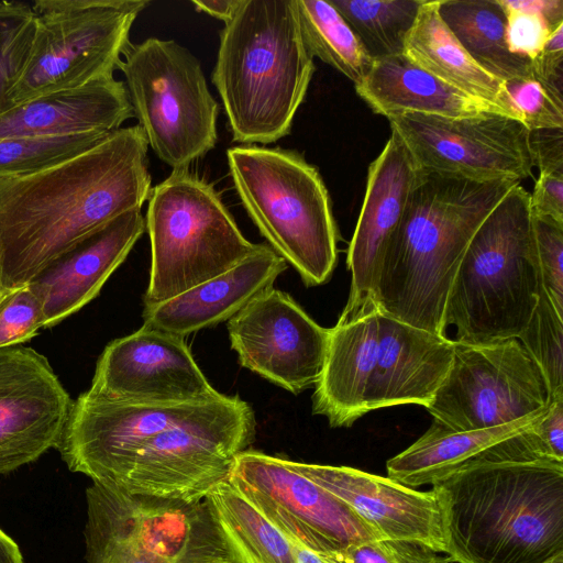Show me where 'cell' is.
<instances>
[{"instance_id": "836d02e7", "label": "cell", "mask_w": 563, "mask_h": 563, "mask_svg": "<svg viewBox=\"0 0 563 563\" xmlns=\"http://www.w3.org/2000/svg\"><path fill=\"white\" fill-rule=\"evenodd\" d=\"M518 340L540 368L550 400L563 396V317L556 312L543 288Z\"/></svg>"}, {"instance_id": "7dc6e473", "label": "cell", "mask_w": 563, "mask_h": 563, "mask_svg": "<svg viewBox=\"0 0 563 563\" xmlns=\"http://www.w3.org/2000/svg\"><path fill=\"white\" fill-rule=\"evenodd\" d=\"M213 563H229L228 561H218V562H213Z\"/></svg>"}, {"instance_id": "4dcf8cb0", "label": "cell", "mask_w": 563, "mask_h": 563, "mask_svg": "<svg viewBox=\"0 0 563 563\" xmlns=\"http://www.w3.org/2000/svg\"><path fill=\"white\" fill-rule=\"evenodd\" d=\"M36 26L31 4L0 1V117L13 108L11 93L30 62Z\"/></svg>"}, {"instance_id": "8d00e7d4", "label": "cell", "mask_w": 563, "mask_h": 563, "mask_svg": "<svg viewBox=\"0 0 563 563\" xmlns=\"http://www.w3.org/2000/svg\"><path fill=\"white\" fill-rule=\"evenodd\" d=\"M43 328L42 303L29 285L0 298V349L30 341Z\"/></svg>"}, {"instance_id": "484cf974", "label": "cell", "mask_w": 563, "mask_h": 563, "mask_svg": "<svg viewBox=\"0 0 563 563\" xmlns=\"http://www.w3.org/2000/svg\"><path fill=\"white\" fill-rule=\"evenodd\" d=\"M544 411L495 428L468 431H455L432 421L418 440L387 461V477L410 488L432 485L496 443L523 431Z\"/></svg>"}, {"instance_id": "c3c4849f", "label": "cell", "mask_w": 563, "mask_h": 563, "mask_svg": "<svg viewBox=\"0 0 563 563\" xmlns=\"http://www.w3.org/2000/svg\"><path fill=\"white\" fill-rule=\"evenodd\" d=\"M3 292H4V290H1V289H0V298H1V296L3 295Z\"/></svg>"}, {"instance_id": "b9f144b4", "label": "cell", "mask_w": 563, "mask_h": 563, "mask_svg": "<svg viewBox=\"0 0 563 563\" xmlns=\"http://www.w3.org/2000/svg\"><path fill=\"white\" fill-rule=\"evenodd\" d=\"M531 65L534 77L563 95V24L551 33L541 54Z\"/></svg>"}, {"instance_id": "4316f807", "label": "cell", "mask_w": 563, "mask_h": 563, "mask_svg": "<svg viewBox=\"0 0 563 563\" xmlns=\"http://www.w3.org/2000/svg\"><path fill=\"white\" fill-rule=\"evenodd\" d=\"M205 501L229 563H297L286 536L229 481Z\"/></svg>"}, {"instance_id": "44dd1931", "label": "cell", "mask_w": 563, "mask_h": 563, "mask_svg": "<svg viewBox=\"0 0 563 563\" xmlns=\"http://www.w3.org/2000/svg\"><path fill=\"white\" fill-rule=\"evenodd\" d=\"M146 229L141 209L128 211L91 232L44 267L27 285L51 328L89 303L124 262Z\"/></svg>"}, {"instance_id": "e575fe53", "label": "cell", "mask_w": 563, "mask_h": 563, "mask_svg": "<svg viewBox=\"0 0 563 563\" xmlns=\"http://www.w3.org/2000/svg\"><path fill=\"white\" fill-rule=\"evenodd\" d=\"M505 86L514 110L528 130L563 128V95L533 75Z\"/></svg>"}, {"instance_id": "d6986e66", "label": "cell", "mask_w": 563, "mask_h": 563, "mask_svg": "<svg viewBox=\"0 0 563 563\" xmlns=\"http://www.w3.org/2000/svg\"><path fill=\"white\" fill-rule=\"evenodd\" d=\"M423 176L405 143L391 132L368 167L363 205L347 249L351 288L339 320L375 309V288L385 251Z\"/></svg>"}, {"instance_id": "7a4b0ae2", "label": "cell", "mask_w": 563, "mask_h": 563, "mask_svg": "<svg viewBox=\"0 0 563 563\" xmlns=\"http://www.w3.org/2000/svg\"><path fill=\"white\" fill-rule=\"evenodd\" d=\"M147 141L120 128L40 170L0 179V289L27 285L78 241L141 209L152 190Z\"/></svg>"}, {"instance_id": "1f68e13d", "label": "cell", "mask_w": 563, "mask_h": 563, "mask_svg": "<svg viewBox=\"0 0 563 563\" xmlns=\"http://www.w3.org/2000/svg\"><path fill=\"white\" fill-rule=\"evenodd\" d=\"M110 134L2 137L0 139V179L30 174L70 158L92 147Z\"/></svg>"}, {"instance_id": "4fadbf2b", "label": "cell", "mask_w": 563, "mask_h": 563, "mask_svg": "<svg viewBox=\"0 0 563 563\" xmlns=\"http://www.w3.org/2000/svg\"><path fill=\"white\" fill-rule=\"evenodd\" d=\"M549 402L545 379L518 339L454 340L451 366L426 409L433 421L468 431L542 412Z\"/></svg>"}, {"instance_id": "d590c367", "label": "cell", "mask_w": 563, "mask_h": 563, "mask_svg": "<svg viewBox=\"0 0 563 563\" xmlns=\"http://www.w3.org/2000/svg\"><path fill=\"white\" fill-rule=\"evenodd\" d=\"M531 218L542 288L563 317V224L532 214Z\"/></svg>"}, {"instance_id": "9a60e30c", "label": "cell", "mask_w": 563, "mask_h": 563, "mask_svg": "<svg viewBox=\"0 0 563 563\" xmlns=\"http://www.w3.org/2000/svg\"><path fill=\"white\" fill-rule=\"evenodd\" d=\"M428 174L475 181H521L532 175L529 130L504 114L445 118L405 113L387 119Z\"/></svg>"}, {"instance_id": "30bf717a", "label": "cell", "mask_w": 563, "mask_h": 563, "mask_svg": "<svg viewBox=\"0 0 563 563\" xmlns=\"http://www.w3.org/2000/svg\"><path fill=\"white\" fill-rule=\"evenodd\" d=\"M119 68L148 146L174 170L188 169L218 140L219 104L198 58L174 40L131 43Z\"/></svg>"}, {"instance_id": "60d3db41", "label": "cell", "mask_w": 563, "mask_h": 563, "mask_svg": "<svg viewBox=\"0 0 563 563\" xmlns=\"http://www.w3.org/2000/svg\"><path fill=\"white\" fill-rule=\"evenodd\" d=\"M530 210L534 217L563 224V175L540 174L530 194Z\"/></svg>"}, {"instance_id": "e0dca14e", "label": "cell", "mask_w": 563, "mask_h": 563, "mask_svg": "<svg viewBox=\"0 0 563 563\" xmlns=\"http://www.w3.org/2000/svg\"><path fill=\"white\" fill-rule=\"evenodd\" d=\"M90 393L132 404H180L218 397L183 336L142 325L111 341L96 365Z\"/></svg>"}, {"instance_id": "bcb514c9", "label": "cell", "mask_w": 563, "mask_h": 563, "mask_svg": "<svg viewBox=\"0 0 563 563\" xmlns=\"http://www.w3.org/2000/svg\"><path fill=\"white\" fill-rule=\"evenodd\" d=\"M544 563H563V553L558 554L556 556L550 559L549 561Z\"/></svg>"}, {"instance_id": "ba28073f", "label": "cell", "mask_w": 563, "mask_h": 563, "mask_svg": "<svg viewBox=\"0 0 563 563\" xmlns=\"http://www.w3.org/2000/svg\"><path fill=\"white\" fill-rule=\"evenodd\" d=\"M227 158L238 196L269 246L306 286L325 284L336 266L339 232L317 168L280 147L238 145Z\"/></svg>"}, {"instance_id": "2e32d148", "label": "cell", "mask_w": 563, "mask_h": 563, "mask_svg": "<svg viewBox=\"0 0 563 563\" xmlns=\"http://www.w3.org/2000/svg\"><path fill=\"white\" fill-rule=\"evenodd\" d=\"M239 363L273 384L299 394L323 368L329 329L274 287L252 299L227 323Z\"/></svg>"}, {"instance_id": "ac0fdd59", "label": "cell", "mask_w": 563, "mask_h": 563, "mask_svg": "<svg viewBox=\"0 0 563 563\" xmlns=\"http://www.w3.org/2000/svg\"><path fill=\"white\" fill-rule=\"evenodd\" d=\"M73 402L44 355L0 349V475L56 449Z\"/></svg>"}, {"instance_id": "cb8c5ba5", "label": "cell", "mask_w": 563, "mask_h": 563, "mask_svg": "<svg viewBox=\"0 0 563 563\" xmlns=\"http://www.w3.org/2000/svg\"><path fill=\"white\" fill-rule=\"evenodd\" d=\"M354 86L369 108L387 119L405 113L445 118L509 117L497 106L442 81L402 54L374 59L367 75Z\"/></svg>"}, {"instance_id": "6da1fadb", "label": "cell", "mask_w": 563, "mask_h": 563, "mask_svg": "<svg viewBox=\"0 0 563 563\" xmlns=\"http://www.w3.org/2000/svg\"><path fill=\"white\" fill-rule=\"evenodd\" d=\"M249 402L132 404L82 393L56 446L71 472L93 484L164 499L200 501L229 479L255 438Z\"/></svg>"}, {"instance_id": "8992f818", "label": "cell", "mask_w": 563, "mask_h": 563, "mask_svg": "<svg viewBox=\"0 0 563 563\" xmlns=\"http://www.w3.org/2000/svg\"><path fill=\"white\" fill-rule=\"evenodd\" d=\"M313 71L296 0H241L220 31L212 71L233 141L269 144L289 134Z\"/></svg>"}, {"instance_id": "5b68a950", "label": "cell", "mask_w": 563, "mask_h": 563, "mask_svg": "<svg viewBox=\"0 0 563 563\" xmlns=\"http://www.w3.org/2000/svg\"><path fill=\"white\" fill-rule=\"evenodd\" d=\"M454 340L372 309L329 329L312 412L333 428L406 404L427 408L451 366Z\"/></svg>"}, {"instance_id": "ffe728a7", "label": "cell", "mask_w": 563, "mask_h": 563, "mask_svg": "<svg viewBox=\"0 0 563 563\" xmlns=\"http://www.w3.org/2000/svg\"><path fill=\"white\" fill-rule=\"evenodd\" d=\"M294 467L351 507L382 538L418 541L446 553L438 497L349 466L294 462Z\"/></svg>"}, {"instance_id": "9c48e42d", "label": "cell", "mask_w": 563, "mask_h": 563, "mask_svg": "<svg viewBox=\"0 0 563 563\" xmlns=\"http://www.w3.org/2000/svg\"><path fill=\"white\" fill-rule=\"evenodd\" d=\"M146 212L151 269L144 303L165 301L214 278L256 247L214 187L188 169L152 188Z\"/></svg>"}, {"instance_id": "7402d4cb", "label": "cell", "mask_w": 563, "mask_h": 563, "mask_svg": "<svg viewBox=\"0 0 563 563\" xmlns=\"http://www.w3.org/2000/svg\"><path fill=\"white\" fill-rule=\"evenodd\" d=\"M287 262L269 245L256 244L228 272L162 302L145 305L144 325L185 338L228 321L252 299L273 287Z\"/></svg>"}, {"instance_id": "8fae6325", "label": "cell", "mask_w": 563, "mask_h": 563, "mask_svg": "<svg viewBox=\"0 0 563 563\" xmlns=\"http://www.w3.org/2000/svg\"><path fill=\"white\" fill-rule=\"evenodd\" d=\"M85 539L87 563L227 561L205 499L131 495L92 484Z\"/></svg>"}, {"instance_id": "ab89813d", "label": "cell", "mask_w": 563, "mask_h": 563, "mask_svg": "<svg viewBox=\"0 0 563 563\" xmlns=\"http://www.w3.org/2000/svg\"><path fill=\"white\" fill-rule=\"evenodd\" d=\"M532 430L547 459L563 463V396L550 400Z\"/></svg>"}, {"instance_id": "f546056e", "label": "cell", "mask_w": 563, "mask_h": 563, "mask_svg": "<svg viewBox=\"0 0 563 563\" xmlns=\"http://www.w3.org/2000/svg\"><path fill=\"white\" fill-rule=\"evenodd\" d=\"M423 0H330L367 54L379 59L402 54Z\"/></svg>"}, {"instance_id": "603a6c76", "label": "cell", "mask_w": 563, "mask_h": 563, "mask_svg": "<svg viewBox=\"0 0 563 563\" xmlns=\"http://www.w3.org/2000/svg\"><path fill=\"white\" fill-rule=\"evenodd\" d=\"M132 117L124 81L113 76L12 108L0 117V139L110 134Z\"/></svg>"}, {"instance_id": "ee69618b", "label": "cell", "mask_w": 563, "mask_h": 563, "mask_svg": "<svg viewBox=\"0 0 563 563\" xmlns=\"http://www.w3.org/2000/svg\"><path fill=\"white\" fill-rule=\"evenodd\" d=\"M292 545L297 563H343L334 552L311 550L295 539L286 536Z\"/></svg>"}, {"instance_id": "f35d334b", "label": "cell", "mask_w": 563, "mask_h": 563, "mask_svg": "<svg viewBox=\"0 0 563 563\" xmlns=\"http://www.w3.org/2000/svg\"><path fill=\"white\" fill-rule=\"evenodd\" d=\"M528 141L540 174L563 175V128L529 130Z\"/></svg>"}, {"instance_id": "7bdbcfd3", "label": "cell", "mask_w": 563, "mask_h": 563, "mask_svg": "<svg viewBox=\"0 0 563 563\" xmlns=\"http://www.w3.org/2000/svg\"><path fill=\"white\" fill-rule=\"evenodd\" d=\"M191 3L197 11L205 12L225 23L233 16L241 0H194Z\"/></svg>"}, {"instance_id": "52a82bcc", "label": "cell", "mask_w": 563, "mask_h": 563, "mask_svg": "<svg viewBox=\"0 0 563 563\" xmlns=\"http://www.w3.org/2000/svg\"><path fill=\"white\" fill-rule=\"evenodd\" d=\"M542 289L530 194L515 185L485 218L462 257L445 306L459 342L518 339Z\"/></svg>"}, {"instance_id": "3957f363", "label": "cell", "mask_w": 563, "mask_h": 563, "mask_svg": "<svg viewBox=\"0 0 563 563\" xmlns=\"http://www.w3.org/2000/svg\"><path fill=\"white\" fill-rule=\"evenodd\" d=\"M432 489L453 563H544L563 553V463L474 461Z\"/></svg>"}, {"instance_id": "83f0119b", "label": "cell", "mask_w": 563, "mask_h": 563, "mask_svg": "<svg viewBox=\"0 0 563 563\" xmlns=\"http://www.w3.org/2000/svg\"><path fill=\"white\" fill-rule=\"evenodd\" d=\"M438 12L470 56L507 82L532 75L531 62L508 49L506 14L498 0H439Z\"/></svg>"}, {"instance_id": "74e56055", "label": "cell", "mask_w": 563, "mask_h": 563, "mask_svg": "<svg viewBox=\"0 0 563 563\" xmlns=\"http://www.w3.org/2000/svg\"><path fill=\"white\" fill-rule=\"evenodd\" d=\"M334 553L343 563H453L424 543L398 539L366 541Z\"/></svg>"}, {"instance_id": "f6af8a7d", "label": "cell", "mask_w": 563, "mask_h": 563, "mask_svg": "<svg viewBox=\"0 0 563 563\" xmlns=\"http://www.w3.org/2000/svg\"><path fill=\"white\" fill-rule=\"evenodd\" d=\"M0 563H24L18 544L1 529Z\"/></svg>"}, {"instance_id": "7c38bea8", "label": "cell", "mask_w": 563, "mask_h": 563, "mask_svg": "<svg viewBox=\"0 0 563 563\" xmlns=\"http://www.w3.org/2000/svg\"><path fill=\"white\" fill-rule=\"evenodd\" d=\"M147 0H37L36 34L13 108L36 97L113 77Z\"/></svg>"}, {"instance_id": "d4e9b609", "label": "cell", "mask_w": 563, "mask_h": 563, "mask_svg": "<svg viewBox=\"0 0 563 563\" xmlns=\"http://www.w3.org/2000/svg\"><path fill=\"white\" fill-rule=\"evenodd\" d=\"M438 4L439 0L422 1L406 37L402 55L442 81L495 104L510 118L519 120L505 82L488 74L470 56L441 19Z\"/></svg>"}, {"instance_id": "d6a6232c", "label": "cell", "mask_w": 563, "mask_h": 563, "mask_svg": "<svg viewBox=\"0 0 563 563\" xmlns=\"http://www.w3.org/2000/svg\"><path fill=\"white\" fill-rule=\"evenodd\" d=\"M506 14L505 37L516 56L534 60L551 33L563 24L562 0H498Z\"/></svg>"}, {"instance_id": "277c9868", "label": "cell", "mask_w": 563, "mask_h": 563, "mask_svg": "<svg viewBox=\"0 0 563 563\" xmlns=\"http://www.w3.org/2000/svg\"><path fill=\"white\" fill-rule=\"evenodd\" d=\"M519 181H475L424 173L391 238L374 306L415 328L445 336V306L478 227Z\"/></svg>"}, {"instance_id": "f1b7e54d", "label": "cell", "mask_w": 563, "mask_h": 563, "mask_svg": "<svg viewBox=\"0 0 563 563\" xmlns=\"http://www.w3.org/2000/svg\"><path fill=\"white\" fill-rule=\"evenodd\" d=\"M296 5L302 38L311 55L358 84L374 59L339 11L323 0H296Z\"/></svg>"}, {"instance_id": "5bb4252c", "label": "cell", "mask_w": 563, "mask_h": 563, "mask_svg": "<svg viewBox=\"0 0 563 563\" xmlns=\"http://www.w3.org/2000/svg\"><path fill=\"white\" fill-rule=\"evenodd\" d=\"M285 536L318 552L383 539L340 498L297 471L292 461L245 450L228 479Z\"/></svg>"}]
</instances>
